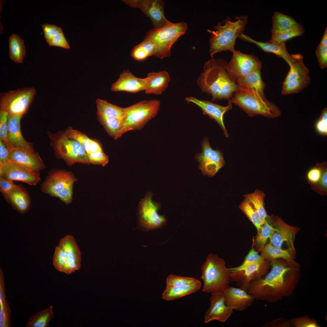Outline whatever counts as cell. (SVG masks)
<instances>
[{
	"label": "cell",
	"instance_id": "31",
	"mask_svg": "<svg viewBox=\"0 0 327 327\" xmlns=\"http://www.w3.org/2000/svg\"><path fill=\"white\" fill-rule=\"evenodd\" d=\"M11 311L5 292L4 275L0 268V327L11 326Z\"/></svg>",
	"mask_w": 327,
	"mask_h": 327
},
{
	"label": "cell",
	"instance_id": "59",
	"mask_svg": "<svg viewBox=\"0 0 327 327\" xmlns=\"http://www.w3.org/2000/svg\"><path fill=\"white\" fill-rule=\"evenodd\" d=\"M319 44L322 46H327V28H325L324 34Z\"/></svg>",
	"mask_w": 327,
	"mask_h": 327
},
{
	"label": "cell",
	"instance_id": "2",
	"mask_svg": "<svg viewBox=\"0 0 327 327\" xmlns=\"http://www.w3.org/2000/svg\"><path fill=\"white\" fill-rule=\"evenodd\" d=\"M227 64L223 59L211 57L205 62L203 71L197 79L199 88L203 93L210 94L213 101L230 100L238 88L229 74Z\"/></svg>",
	"mask_w": 327,
	"mask_h": 327
},
{
	"label": "cell",
	"instance_id": "49",
	"mask_svg": "<svg viewBox=\"0 0 327 327\" xmlns=\"http://www.w3.org/2000/svg\"><path fill=\"white\" fill-rule=\"evenodd\" d=\"M311 188L321 195H327V165L326 162L323 167L322 174L320 181L316 184L312 185Z\"/></svg>",
	"mask_w": 327,
	"mask_h": 327
},
{
	"label": "cell",
	"instance_id": "34",
	"mask_svg": "<svg viewBox=\"0 0 327 327\" xmlns=\"http://www.w3.org/2000/svg\"><path fill=\"white\" fill-rule=\"evenodd\" d=\"M9 56L14 62L21 63L25 54L24 41L17 35H12L9 38Z\"/></svg>",
	"mask_w": 327,
	"mask_h": 327
},
{
	"label": "cell",
	"instance_id": "22",
	"mask_svg": "<svg viewBox=\"0 0 327 327\" xmlns=\"http://www.w3.org/2000/svg\"><path fill=\"white\" fill-rule=\"evenodd\" d=\"M9 160V161L25 167L39 176L40 171L45 168L39 154L35 151H10Z\"/></svg>",
	"mask_w": 327,
	"mask_h": 327
},
{
	"label": "cell",
	"instance_id": "9",
	"mask_svg": "<svg viewBox=\"0 0 327 327\" xmlns=\"http://www.w3.org/2000/svg\"><path fill=\"white\" fill-rule=\"evenodd\" d=\"M51 145L56 155L69 166L77 163L90 164L87 153L76 140L68 137L63 132L47 133Z\"/></svg>",
	"mask_w": 327,
	"mask_h": 327
},
{
	"label": "cell",
	"instance_id": "30",
	"mask_svg": "<svg viewBox=\"0 0 327 327\" xmlns=\"http://www.w3.org/2000/svg\"><path fill=\"white\" fill-rule=\"evenodd\" d=\"M261 70L252 72L236 81L238 87L256 89L262 96L265 97L264 90L265 84L262 80Z\"/></svg>",
	"mask_w": 327,
	"mask_h": 327
},
{
	"label": "cell",
	"instance_id": "16",
	"mask_svg": "<svg viewBox=\"0 0 327 327\" xmlns=\"http://www.w3.org/2000/svg\"><path fill=\"white\" fill-rule=\"evenodd\" d=\"M129 6L140 8L151 19L154 28H159L168 22L164 13V3L161 0H125Z\"/></svg>",
	"mask_w": 327,
	"mask_h": 327
},
{
	"label": "cell",
	"instance_id": "1",
	"mask_svg": "<svg viewBox=\"0 0 327 327\" xmlns=\"http://www.w3.org/2000/svg\"><path fill=\"white\" fill-rule=\"evenodd\" d=\"M270 271L252 281L248 293L257 300L276 302L293 293L300 280L299 269L295 262L275 260L270 262Z\"/></svg>",
	"mask_w": 327,
	"mask_h": 327
},
{
	"label": "cell",
	"instance_id": "33",
	"mask_svg": "<svg viewBox=\"0 0 327 327\" xmlns=\"http://www.w3.org/2000/svg\"><path fill=\"white\" fill-rule=\"evenodd\" d=\"M261 256L266 261L270 262L279 259L290 262H295L294 257L289 251L276 247L269 243L263 246Z\"/></svg>",
	"mask_w": 327,
	"mask_h": 327
},
{
	"label": "cell",
	"instance_id": "41",
	"mask_svg": "<svg viewBox=\"0 0 327 327\" xmlns=\"http://www.w3.org/2000/svg\"><path fill=\"white\" fill-rule=\"evenodd\" d=\"M155 50V45L152 41L144 39L143 41L134 47L130 55L135 60H143L148 57L154 55Z\"/></svg>",
	"mask_w": 327,
	"mask_h": 327
},
{
	"label": "cell",
	"instance_id": "10",
	"mask_svg": "<svg viewBox=\"0 0 327 327\" xmlns=\"http://www.w3.org/2000/svg\"><path fill=\"white\" fill-rule=\"evenodd\" d=\"M77 179L72 173L64 170L51 172L41 185V190L45 194L59 198L66 204L72 199L73 187Z\"/></svg>",
	"mask_w": 327,
	"mask_h": 327
},
{
	"label": "cell",
	"instance_id": "8",
	"mask_svg": "<svg viewBox=\"0 0 327 327\" xmlns=\"http://www.w3.org/2000/svg\"><path fill=\"white\" fill-rule=\"evenodd\" d=\"M160 105V101L154 99L142 101L127 107L125 115L121 121L124 134L142 129L157 116Z\"/></svg>",
	"mask_w": 327,
	"mask_h": 327
},
{
	"label": "cell",
	"instance_id": "39",
	"mask_svg": "<svg viewBox=\"0 0 327 327\" xmlns=\"http://www.w3.org/2000/svg\"><path fill=\"white\" fill-rule=\"evenodd\" d=\"M304 28L301 24L289 29L281 31L272 30V35L270 42L279 44L285 42L295 37L301 36L304 33Z\"/></svg>",
	"mask_w": 327,
	"mask_h": 327
},
{
	"label": "cell",
	"instance_id": "50",
	"mask_svg": "<svg viewBox=\"0 0 327 327\" xmlns=\"http://www.w3.org/2000/svg\"><path fill=\"white\" fill-rule=\"evenodd\" d=\"M87 154L90 164L104 166L108 162V157L103 151H97Z\"/></svg>",
	"mask_w": 327,
	"mask_h": 327
},
{
	"label": "cell",
	"instance_id": "42",
	"mask_svg": "<svg viewBox=\"0 0 327 327\" xmlns=\"http://www.w3.org/2000/svg\"><path fill=\"white\" fill-rule=\"evenodd\" d=\"M311 78L308 74L282 84L281 93L287 95L297 93L302 91L309 84Z\"/></svg>",
	"mask_w": 327,
	"mask_h": 327
},
{
	"label": "cell",
	"instance_id": "48",
	"mask_svg": "<svg viewBox=\"0 0 327 327\" xmlns=\"http://www.w3.org/2000/svg\"><path fill=\"white\" fill-rule=\"evenodd\" d=\"M292 326L296 327H318L319 325L316 320L303 316L291 319L290 320Z\"/></svg>",
	"mask_w": 327,
	"mask_h": 327
},
{
	"label": "cell",
	"instance_id": "21",
	"mask_svg": "<svg viewBox=\"0 0 327 327\" xmlns=\"http://www.w3.org/2000/svg\"><path fill=\"white\" fill-rule=\"evenodd\" d=\"M210 298V306L204 315V322L217 320L225 322L231 316L233 310L225 303L223 291L212 292Z\"/></svg>",
	"mask_w": 327,
	"mask_h": 327
},
{
	"label": "cell",
	"instance_id": "37",
	"mask_svg": "<svg viewBox=\"0 0 327 327\" xmlns=\"http://www.w3.org/2000/svg\"><path fill=\"white\" fill-rule=\"evenodd\" d=\"M53 306L37 312L28 320L26 327H47L53 317Z\"/></svg>",
	"mask_w": 327,
	"mask_h": 327
},
{
	"label": "cell",
	"instance_id": "27",
	"mask_svg": "<svg viewBox=\"0 0 327 327\" xmlns=\"http://www.w3.org/2000/svg\"><path fill=\"white\" fill-rule=\"evenodd\" d=\"M146 78L145 93L156 95L161 94L165 90L170 80L169 73L165 71L149 73Z\"/></svg>",
	"mask_w": 327,
	"mask_h": 327
},
{
	"label": "cell",
	"instance_id": "32",
	"mask_svg": "<svg viewBox=\"0 0 327 327\" xmlns=\"http://www.w3.org/2000/svg\"><path fill=\"white\" fill-rule=\"evenodd\" d=\"M96 102L97 113L121 121L125 115L126 107H121L100 99H97Z\"/></svg>",
	"mask_w": 327,
	"mask_h": 327
},
{
	"label": "cell",
	"instance_id": "58",
	"mask_svg": "<svg viewBox=\"0 0 327 327\" xmlns=\"http://www.w3.org/2000/svg\"><path fill=\"white\" fill-rule=\"evenodd\" d=\"M15 183L13 181L6 179L0 177V190L2 193H5L12 189Z\"/></svg>",
	"mask_w": 327,
	"mask_h": 327
},
{
	"label": "cell",
	"instance_id": "28",
	"mask_svg": "<svg viewBox=\"0 0 327 327\" xmlns=\"http://www.w3.org/2000/svg\"><path fill=\"white\" fill-rule=\"evenodd\" d=\"M201 286L200 280L190 285L178 286H166L165 290L162 294V298L166 301L174 300L197 291Z\"/></svg>",
	"mask_w": 327,
	"mask_h": 327
},
{
	"label": "cell",
	"instance_id": "55",
	"mask_svg": "<svg viewBox=\"0 0 327 327\" xmlns=\"http://www.w3.org/2000/svg\"><path fill=\"white\" fill-rule=\"evenodd\" d=\"M42 27L47 43L53 36L62 31V29L58 26L47 24L43 25Z\"/></svg>",
	"mask_w": 327,
	"mask_h": 327
},
{
	"label": "cell",
	"instance_id": "6",
	"mask_svg": "<svg viewBox=\"0 0 327 327\" xmlns=\"http://www.w3.org/2000/svg\"><path fill=\"white\" fill-rule=\"evenodd\" d=\"M188 28L185 22L173 23L169 21L157 29L153 28L147 33L144 39L150 40L155 44L154 56L161 59L169 57L173 44L185 34Z\"/></svg>",
	"mask_w": 327,
	"mask_h": 327
},
{
	"label": "cell",
	"instance_id": "19",
	"mask_svg": "<svg viewBox=\"0 0 327 327\" xmlns=\"http://www.w3.org/2000/svg\"><path fill=\"white\" fill-rule=\"evenodd\" d=\"M185 100L187 103H192L200 107L203 114L207 115L211 119L214 120L222 130L225 136L229 137V134L224 124L223 117L227 111L232 109V103L229 102L227 106H223L193 97H186Z\"/></svg>",
	"mask_w": 327,
	"mask_h": 327
},
{
	"label": "cell",
	"instance_id": "20",
	"mask_svg": "<svg viewBox=\"0 0 327 327\" xmlns=\"http://www.w3.org/2000/svg\"><path fill=\"white\" fill-rule=\"evenodd\" d=\"M0 177L10 180L21 181L31 186L35 185L41 180L39 176L25 167L10 161L0 164Z\"/></svg>",
	"mask_w": 327,
	"mask_h": 327
},
{
	"label": "cell",
	"instance_id": "11",
	"mask_svg": "<svg viewBox=\"0 0 327 327\" xmlns=\"http://www.w3.org/2000/svg\"><path fill=\"white\" fill-rule=\"evenodd\" d=\"M36 94L34 87L25 88L1 93L0 94V110L8 114L24 115L34 100Z\"/></svg>",
	"mask_w": 327,
	"mask_h": 327
},
{
	"label": "cell",
	"instance_id": "40",
	"mask_svg": "<svg viewBox=\"0 0 327 327\" xmlns=\"http://www.w3.org/2000/svg\"><path fill=\"white\" fill-rule=\"evenodd\" d=\"M291 17L275 12L272 17V30L281 31L293 28L299 25Z\"/></svg>",
	"mask_w": 327,
	"mask_h": 327
},
{
	"label": "cell",
	"instance_id": "51",
	"mask_svg": "<svg viewBox=\"0 0 327 327\" xmlns=\"http://www.w3.org/2000/svg\"><path fill=\"white\" fill-rule=\"evenodd\" d=\"M8 113L0 110V140L5 144L7 137L8 124Z\"/></svg>",
	"mask_w": 327,
	"mask_h": 327
},
{
	"label": "cell",
	"instance_id": "56",
	"mask_svg": "<svg viewBox=\"0 0 327 327\" xmlns=\"http://www.w3.org/2000/svg\"><path fill=\"white\" fill-rule=\"evenodd\" d=\"M292 326L290 321L285 318L276 319L264 325L265 327H289Z\"/></svg>",
	"mask_w": 327,
	"mask_h": 327
},
{
	"label": "cell",
	"instance_id": "12",
	"mask_svg": "<svg viewBox=\"0 0 327 327\" xmlns=\"http://www.w3.org/2000/svg\"><path fill=\"white\" fill-rule=\"evenodd\" d=\"M153 194L147 192L144 198L141 199L137 210L138 223L139 228L148 231L162 227L166 224L167 219L163 216L160 215L158 211L160 204L153 200Z\"/></svg>",
	"mask_w": 327,
	"mask_h": 327
},
{
	"label": "cell",
	"instance_id": "46",
	"mask_svg": "<svg viewBox=\"0 0 327 327\" xmlns=\"http://www.w3.org/2000/svg\"><path fill=\"white\" fill-rule=\"evenodd\" d=\"M199 281L193 278L170 275L167 278L166 286H178L190 285L197 282Z\"/></svg>",
	"mask_w": 327,
	"mask_h": 327
},
{
	"label": "cell",
	"instance_id": "26",
	"mask_svg": "<svg viewBox=\"0 0 327 327\" xmlns=\"http://www.w3.org/2000/svg\"><path fill=\"white\" fill-rule=\"evenodd\" d=\"M239 38L242 40L256 45L265 52L274 54L281 58L287 63L289 67L295 61V54H290L287 50L285 42L277 44L269 41L264 42L257 41L243 33Z\"/></svg>",
	"mask_w": 327,
	"mask_h": 327
},
{
	"label": "cell",
	"instance_id": "18",
	"mask_svg": "<svg viewBox=\"0 0 327 327\" xmlns=\"http://www.w3.org/2000/svg\"><path fill=\"white\" fill-rule=\"evenodd\" d=\"M23 115L8 114V130L5 144L9 151L18 150L25 151H35L33 143L26 141L22 135L20 122Z\"/></svg>",
	"mask_w": 327,
	"mask_h": 327
},
{
	"label": "cell",
	"instance_id": "7",
	"mask_svg": "<svg viewBox=\"0 0 327 327\" xmlns=\"http://www.w3.org/2000/svg\"><path fill=\"white\" fill-rule=\"evenodd\" d=\"M81 252L74 236L61 238L55 247L52 258L54 268L69 275L81 268Z\"/></svg>",
	"mask_w": 327,
	"mask_h": 327
},
{
	"label": "cell",
	"instance_id": "13",
	"mask_svg": "<svg viewBox=\"0 0 327 327\" xmlns=\"http://www.w3.org/2000/svg\"><path fill=\"white\" fill-rule=\"evenodd\" d=\"M201 152L195 157L199 164L198 168L204 175L213 177L225 164L223 154L219 149H213L206 137L201 141Z\"/></svg>",
	"mask_w": 327,
	"mask_h": 327
},
{
	"label": "cell",
	"instance_id": "57",
	"mask_svg": "<svg viewBox=\"0 0 327 327\" xmlns=\"http://www.w3.org/2000/svg\"><path fill=\"white\" fill-rule=\"evenodd\" d=\"M9 151L6 144L0 140V164H3L9 162Z\"/></svg>",
	"mask_w": 327,
	"mask_h": 327
},
{
	"label": "cell",
	"instance_id": "14",
	"mask_svg": "<svg viewBox=\"0 0 327 327\" xmlns=\"http://www.w3.org/2000/svg\"><path fill=\"white\" fill-rule=\"evenodd\" d=\"M232 52L227 69L230 77L235 82L249 73L261 70L262 63L255 55L244 54L239 50H235Z\"/></svg>",
	"mask_w": 327,
	"mask_h": 327
},
{
	"label": "cell",
	"instance_id": "15",
	"mask_svg": "<svg viewBox=\"0 0 327 327\" xmlns=\"http://www.w3.org/2000/svg\"><path fill=\"white\" fill-rule=\"evenodd\" d=\"M272 226V232L269 239V243L279 248H281L283 244L285 243L289 251L294 257L295 249L293 242L299 229L286 223L278 216L273 218Z\"/></svg>",
	"mask_w": 327,
	"mask_h": 327
},
{
	"label": "cell",
	"instance_id": "43",
	"mask_svg": "<svg viewBox=\"0 0 327 327\" xmlns=\"http://www.w3.org/2000/svg\"><path fill=\"white\" fill-rule=\"evenodd\" d=\"M239 207L256 227L257 231L266 221H264L260 218L255 209L246 199H245L240 203Z\"/></svg>",
	"mask_w": 327,
	"mask_h": 327
},
{
	"label": "cell",
	"instance_id": "54",
	"mask_svg": "<svg viewBox=\"0 0 327 327\" xmlns=\"http://www.w3.org/2000/svg\"><path fill=\"white\" fill-rule=\"evenodd\" d=\"M316 128L317 131L321 134H327V110L326 108L323 109L319 119L317 122Z\"/></svg>",
	"mask_w": 327,
	"mask_h": 327
},
{
	"label": "cell",
	"instance_id": "4",
	"mask_svg": "<svg viewBox=\"0 0 327 327\" xmlns=\"http://www.w3.org/2000/svg\"><path fill=\"white\" fill-rule=\"evenodd\" d=\"M229 102L238 106L250 117L260 115L272 118L278 117L281 114L277 106L253 88L238 87Z\"/></svg>",
	"mask_w": 327,
	"mask_h": 327
},
{
	"label": "cell",
	"instance_id": "38",
	"mask_svg": "<svg viewBox=\"0 0 327 327\" xmlns=\"http://www.w3.org/2000/svg\"><path fill=\"white\" fill-rule=\"evenodd\" d=\"M245 199L248 201L258 213L260 218L266 221L269 219L264 207V193L258 189L252 193L243 195Z\"/></svg>",
	"mask_w": 327,
	"mask_h": 327
},
{
	"label": "cell",
	"instance_id": "52",
	"mask_svg": "<svg viewBox=\"0 0 327 327\" xmlns=\"http://www.w3.org/2000/svg\"><path fill=\"white\" fill-rule=\"evenodd\" d=\"M47 43L50 46H58L67 49L70 48L62 31L53 36Z\"/></svg>",
	"mask_w": 327,
	"mask_h": 327
},
{
	"label": "cell",
	"instance_id": "25",
	"mask_svg": "<svg viewBox=\"0 0 327 327\" xmlns=\"http://www.w3.org/2000/svg\"><path fill=\"white\" fill-rule=\"evenodd\" d=\"M2 194L13 209L20 213L25 214L29 210L31 199L27 190L22 185L15 184L12 189Z\"/></svg>",
	"mask_w": 327,
	"mask_h": 327
},
{
	"label": "cell",
	"instance_id": "24",
	"mask_svg": "<svg viewBox=\"0 0 327 327\" xmlns=\"http://www.w3.org/2000/svg\"><path fill=\"white\" fill-rule=\"evenodd\" d=\"M146 83V78H137L128 69L125 70L120 74L117 81L112 84L111 91L136 93L144 91Z\"/></svg>",
	"mask_w": 327,
	"mask_h": 327
},
{
	"label": "cell",
	"instance_id": "35",
	"mask_svg": "<svg viewBox=\"0 0 327 327\" xmlns=\"http://www.w3.org/2000/svg\"><path fill=\"white\" fill-rule=\"evenodd\" d=\"M98 119L105 131L116 140L124 134L121 121L106 117L97 113Z\"/></svg>",
	"mask_w": 327,
	"mask_h": 327
},
{
	"label": "cell",
	"instance_id": "17",
	"mask_svg": "<svg viewBox=\"0 0 327 327\" xmlns=\"http://www.w3.org/2000/svg\"><path fill=\"white\" fill-rule=\"evenodd\" d=\"M269 264L263 261L250 264L236 272H230V281L235 282L241 289L247 292L250 283L267 273Z\"/></svg>",
	"mask_w": 327,
	"mask_h": 327
},
{
	"label": "cell",
	"instance_id": "23",
	"mask_svg": "<svg viewBox=\"0 0 327 327\" xmlns=\"http://www.w3.org/2000/svg\"><path fill=\"white\" fill-rule=\"evenodd\" d=\"M223 292L225 304L233 309L243 311L252 305L254 299L240 288L229 286Z\"/></svg>",
	"mask_w": 327,
	"mask_h": 327
},
{
	"label": "cell",
	"instance_id": "29",
	"mask_svg": "<svg viewBox=\"0 0 327 327\" xmlns=\"http://www.w3.org/2000/svg\"><path fill=\"white\" fill-rule=\"evenodd\" d=\"M68 138L74 140L83 147L87 154L103 151L100 144L96 141L90 139L79 131L69 127L64 132Z\"/></svg>",
	"mask_w": 327,
	"mask_h": 327
},
{
	"label": "cell",
	"instance_id": "5",
	"mask_svg": "<svg viewBox=\"0 0 327 327\" xmlns=\"http://www.w3.org/2000/svg\"><path fill=\"white\" fill-rule=\"evenodd\" d=\"M201 270V278L203 282V292H223L229 286L230 272L229 269L226 268L223 259L215 255H209Z\"/></svg>",
	"mask_w": 327,
	"mask_h": 327
},
{
	"label": "cell",
	"instance_id": "47",
	"mask_svg": "<svg viewBox=\"0 0 327 327\" xmlns=\"http://www.w3.org/2000/svg\"><path fill=\"white\" fill-rule=\"evenodd\" d=\"M325 162L317 163L315 166L308 172L307 177L308 182L312 185H315L320 181L322 177L324 166Z\"/></svg>",
	"mask_w": 327,
	"mask_h": 327
},
{
	"label": "cell",
	"instance_id": "3",
	"mask_svg": "<svg viewBox=\"0 0 327 327\" xmlns=\"http://www.w3.org/2000/svg\"><path fill=\"white\" fill-rule=\"evenodd\" d=\"M247 21L246 15L236 17L233 21L230 20L229 16L218 23L214 27V31L208 30L211 34L209 42L211 57L218 52L227 51L232 52L235 50L236 39L243 34Z\"/></svg>",
	"mask_w": 327,
	"mask_h": 327
},
{
	"label": "cell",
	"instance_id": "45",
	"mask_svg": "<svg viewBox=\"0 0 327 327\" xmlns=\"http://www.w3.org/2000/svg\"><path fill=\"white\" fill-rule=\"evenodd\" d=\"M272 230V225L269 224L267 220L258 231L256 240V243L258 245L263 246L270 237Z\"/></svg>",
	"mask_w": 327,
	"mask_h": 327
},
{
	"label": "cell",
	"instance_id": "36",
	"mask_svg": "<svg viewBox=\"0 0 327 327\" xmlns=\"http://www.w3.org/2000/svg\"><path fill=\"white\" fill-rule=\"evenodd\" d=\"M303 58L301 54H295V60L292 65L290 67L282 84L299 78L303 76L309 74V71L304 64Z\"/></svg>",
	"mask_w": 327,
	"mask_h": 327
},
{
	"label": "cell",
	"instance_id": "44",
	"mask_svg": "<svg viewBox=\"0 0 327 327\" xmlns=\"http://www.w3.org/2000/svg\"><path fill=\"white\" fill-rule=\"evenodd\" d=\"M264 260L265 259L261 255H259L258 252L253 248H252L240 265L237 267L229 268V270L230 272H236L250 264Z\"/></svg>",
	"mask_w": 327,
	"mask_h": 327
},
{
	"label": "cell",
	"instance_id": "53",
	"mask_svg": "<svg viewBox=\"0 0 327 327\" xmlns=\"http://www.w3.org/2000/svg\"><path fill=\"white\" fill-rule=\"evenodd\" d=\"M315 53L320 68L323 69L326 68L327 67V46L319 44Z\"/></svg>",
	"mask_w": 327,
	"mask_h": 327
}]
</instances>
